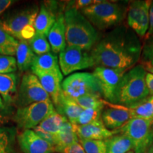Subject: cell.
<instances>
[{
    "label": "cell",
    "mask_w": 153,
    "mask_h": 153,
    "mask_svg": "<svg viewBox=\"0 0 153 153\" xmlns=\"http://www.w3.org/2000/svg\"><path fill=\"white\" fill-rule=\"evenodd\" d=\"M143 45L133 30L121 25L99 40L90 54L95 65L128 70L140 60Z\"/></svg>",
    "instance_id": "obj_1"
},
{
    "label": "cell",
    "mask_w": 153,
    "mask_h": 153,
    "mask_svg": "<svg viewBox=\"0 0 153 153\" xmlns=\"http://www.w3.org/2000/svg\"><path fill=\"white\" fill-rule=\"evenodd\" d=\"M67 46H74L89 51L99 41V33L88 19L73 8H68L64 14Z\"/></svg>",
    "instance_id": "obj_2"
},
{
    "label": "cell",
    "mask_w": 153,
    "mask_h": 153,
    "mask_svg": "<svg viewBox=\"0 0 153 153\" xmlns=\"http://www.w3.org/2000/svg\"><path fill=\"white\" fill-rule=\"evenodd\" d=\"M146 74L142 64L128 70L118 87L115 104L129 107L147 98L150 94L145 82Z\"/></svg>",
    "instance_id": "obj_3"
},
{
    "label": "cell",
    "mask_w": 153,
    "mask_h": 153,
    "mask_svg": "<svg viewBox=\"0 0 153 153\" xmlns=\"http://www.w3.org/2000/svg\"><path fill=\"white\" fill-rule=\"evenodd\" d=\"M81 13L99 30L118 26L125 18L126 11L116 1H98L94 4L81 9Z\"/></svg>",
    "instance_id": "obj_4"
},
{
    "label": "cell",
    "mask_w": 153,
    "mask_h": 153,
    "mask_svg": "<svg viewBox=\"0 0 153 153\" xmlns=\"http://www.w3.org/2000/svg\"><path fill=\"white\" fill-rule=\"evenodd\" d=\"M117 133L123 134L131 140L135 153H145L153 145L152 120L133 118L120 128Z\"/></svg>",
    "instance_id": "obj_5"
},
{
    "label": "cell",
    "mask_w": 153,
    "mask_h": 153,
    "mask_svg": "<svg viewBox=\"0 0 153 153\" xmlns=\"http://www.w3.org/2000/svg\"><path fill=\"white\" fill-rule=\"evenodd\" d=\"M55 111L51 100L36 102L17 109L13 119L19 128L28 130L38 126L49 115Z\"/></svg>",
    "instance_id": "obj_6"
},
{
    "label": "cell",
    "mask_w": 153,
    "mask_h": 153,
    "mask_svg": "<svg viewBox=\"0 0 153 153\" xmlns=\"http://www.w3.org/2000/svg\"><path fill=\"white\" fill-rule=\"evenodd\" d=\"M62 92L76 99L87 94H101V88L97 78L89 72H76L62 82Z\"/></svg>",
    "instance_id": "obj_7"
},
{
    "label": "cell",
    "mask_w": 153,
    "mask_h": 153,
    "mask_svg": "<svg viewBox=\"0 0 153 153\" xmlns=\"http://www.w3.org/2000/svg\"><path fill=\"white\" fill-rule=\"evenodd\" d=\"M51 100L48 94L42 87L35 74L26 73L23 76L16 104L19 108L27 106L36 102Z\"/></svg>",
    "instance_id": "obj_8"
},
{
    "label": "cell",
    "mask_w": 153,
    "mask_h": 153,
    "mask_svg": "<svg viewBox=\"0 0 153 153\" xmlns=\"http://www.w3.org/2000/svg\"><path fill=\"white\" fill-rule=\"evenodd\" d=\"M59 65L64 75L95 65L91 54L88 51L74 46H66L59 54Z\"/></svg>",
    "instance_id": "obj_9"
},
{
    "label": "cell",
    "mask_w": 153,
    "mask_h": 153,
    "mask_svg": "<svg viewBox=\"0 0 153 153\" xmlns=\"http://www.w3.org/2000/svg\"><path fill=\"white\" fill-rule=\"evenodd\" d=\"M127 70L97 66L93 72L101 88L104 100L115 104L116 93L122 78Z\"/></svg>",
    "instance_id": "obj_10"
},
{
    "label": "cell",
    "mask_w": 153,
    "mask_h": 153,
    "mask_svg": "<svg viewBox=\"0 0 153 153\" xmlns=\"http://www.w3.org/2000/svg\"><path fill=\"white\" fill-rule=\"evenodd\" d=\"M151 1H132L127 10V23L128 27L140 38H145L149 28Z\"/></svg>",
    "instance_id": "obj_11"
},
{
    "label": "cell",
    "mask_w": 153,
    "mask_h": 153,
    "mask_svg": "<svg viewBox=\"0 0 153 153\" xmlns=\"http://www.w3.org/2000/svg\"><path fill=\"white\" fill-rule=\"evenodd\" d=\"M38 9L37 6H33L16 11L7 17L5 20L1 21L3 29L16 39L22 41L21 32L25 26L28 25L33 26L38 14Z\"/></svg>",
    "instance_id": "obj_12"
},
{
    "label": "cell",
    "mask_w": 153,
    "mask_h": 153,
    "mask_svg": "<svg viewBox=\"0 0 153 153\" xmlns=\"http://www.w3.org/2000/svg\"><path fill=\"white\" fill-rule=\"evenodd\" d=\"M17 142L24 153H54L55 146L42 138L33 130H24L17 135Z\"/></svg>",
    "instance_id": "obj_13"
},
{
    "label": "cell",
    "mask_w": 153,
    "mask_h": 153,
    "mask_svg": "<svg viewBox=\"0 0 153 153\" xmlns=\"http://www.w3.org/2000/svg\"><path fill=\"white\" fill-rule=\"evenodd\" d=\"M131 118L128 107L111 104L106 101L101 114V119L107 129L118 131Z\"/></svg>",
    "instance_id": "obj_14"
},
{
    "label": "cell",
    "mask_w": 153,
    "mask_h": 153,
    "mask_svg": "<svg viewBox=\"0 0 153 153\" xmlns=\"http://www.w3.org/2000/svg\"><path fill=\"white\" fill-rule=\"evenodd\" d=\"M57 5L56 1H45L41 4L33 24L36 33L47 37L58 16H57Z\"/></svg>",
    "instance_id": "obj_15"
},
{
    "label": "cell",
    "mask_w": 153,
    "mask_h": 153,
    "mask_svg": "<svg viewBox=\"0 0 153 153\" xmlns=\"http://www.w3.org/2000/svg\"><path fill=\"white\" fill-rule=\"evenodd\" d=\"M73 128L79 140H105L117 134L116 131H113L107 129L102 119L85 126L73 125Z\"/></svg>",
    "instance_id": "obj_16"
},
{
    "label": "cell",
    "mask_w": 153,
    "mask_h": 153,
    "mask_svg": "<svg viewBox=\"0 0 153 153\" xmlns=\"http://www.w3.org/2000/svg\"><path fill=\"white\" fill-rule=\"evenodd\" d=\"M36 76L38 78L43 89L52 99L53 104L55 105L62 92V82L63 76L60 69H55L52 71L38 74Z\"/></svg>",
    "instance_id": "obj_17"
},
{
    "label": "cell",
    "mask_w": 153,
    "mask_h": 153,
    "mask_svg": "<svg viewBox=\"0 0 153 153\" xmlns=\"http://www.w3.org/2000/svg\"><path fill=\"white\" fill-rule=\"evenodd\" d=\"M48 41L53 53L57 54L66 48L65 40V24L64 14L60 13L57 20L48 35Z\"/></svg>",
    "instance_id": "obj_18"
},
{
    "label": "cell",
    "mask_w": 153,
    "mask_h": 153,
    "mask_svg": "<svg viewBox=\"0 0 153 153\" xmlns=\"http://www.w3.org/2000/svg\"><path fill=\"white\" fill-rule=\"evenodd\" d=\"M55 106L57 112L65 116L71 123H73L77 119L84 110L74 99L66 96L63 92L60 94Z\"/></svg>",
    "instance_id": "obj_19"
},
{
    "label": "cell",
    "mask_w": 153,
    "mask_h": 153,
    "mask_svg": "<svg viewBox=\"0 0 153 153\" xmlns=\"http://www.w3.org/2000/svg\"><path fill=\"white\" fill-rule=\"evenodd\" d=\"M17 92V75L14 73L0 74V94L4 102L10 106L15 102Z\"/></svg>",
    "instance_id": "obj_20"
},
{
    "label": "cell",
    "mask_w": 153,
    "mask_h": 153,
    "mask_svg": "<svg viewBox=\"0 0 153 153\" xmlns=\"http://www.w3.org/2000/svg\"><path fill=\"white\" fill-rule=\"evenodd\" d=\"M79 137L74 131L73 125L67 120L62 124L59 133L55 135V151L60 153L63 149L79 143Z\"/></svg>",
    "instance_id": "obj_21"
},
{
    "label": "cell",
    "mask_w": 153,
    "mask_h": 153,
    "mask_svg": "<svg viewBox=\"0 0 153 153\" xmlns=\"http://www.w3.org/2000/svg\"><path fill=\"white\" fill-rule=\"evenodd\" d=\"M60 68L58 65V58L55 53H48L45 54L36 55L32 64V72L35 75L52 71L55 69Z\"/></svg>",
    "instance_id": "obj_22"
},
{
    "label": "cell",
    "mask_w": 153,
    "mask_h": 153,
    "mask_svg": "<svg viewBox=\"0 0 153 153\" xmlns=\"http://www.w3.org/2000/svg\"><path fill=\"white\" fill-rule=\"evenodd\" d=\"M16 56L17 68L19 71L25 72L31 68L36 55L27 41H19Z\"/></svg>",
    "instance_id": "obj_23"
},
{
    "label": "cell",
    "mask_w": 153,
    "mask_h": 153,
    "mask_svg": "<svg viewBox=\"0 0 153 153\" xmlns=\"http://www.w3.org/2000/svg\"><path fill=\"white\" fill-rule=\"evenodd\" d=\"M106 153H127L133 150L132 141L126 135L117 133L105 140Z\"/></svg>",
    "instance_id": "obj_24"
},
{
    "label": "cell",
    "mask_w": 153,
    "mask_h": 153,
    "mask_svg": "<svg viewBox=\"0 0 153 153\" xmlns=\"http://www.w3.org/2000/svg\"><path fill=\"white\" fill-rule=\"evenodd\" d=\"M67 120L68 119L65 116L55 111L45 118L38 126L34 128L33 131L45 132L55 135L59 133L62 124Z\"/></svg>",
    "instance_id": "obj_25"
},
{
    "label": "cell",
    "mask_w": 153,
    "mask_h": 153,
    "mask_svg": "<svg viewBox=\"0 0 153 153\" xmlns=\"http://www.w3.org/2000/svg\"><path fill=\"white\" fill-rule=\"evenodd\" d=\"M131 118H143L145 120L153 119V96L149 95L147 98L137 104L128 107Z\"/></svg>",
    "instance_id": "obj_26"
},
{
    "label": "cell",
    "mask_w": 153,
    "mask_h": 153,
    "mask_svg": "<svg viewBox=\"0 0 153 153\" xmlns=\"http://www.w3.org/2000/svg\"><path fill=\"white\" fill-rule=\"evenodd\" d=\"M18 45V40L3 29L1 20H0V54L13 57L16 55Z\"/></svg>",
    "instance_id": "obj_27"
},
{
    "label": "cell",
    "mask_w": 153,
    "mask_h": 153,
    "mask_svg": "<svg viewBox=\"0 0 153 153\" xmlns=\"http://www.w3.org/2000/svg\"><path fill=\"white\" fill-rule=\"evenodd\" d=\"M104 107L84 109L77 119L72 124L76 126H85L101 120Z\"/></svg>",
    "instance_id": "obj_28"
},
{
    "label": "cell",
    "mask_w": 153,
    "mask_h": 153,
    "mask_svg": "<svg viewBox=\"0 0 153 153\" xmlns=\"http://www.w3.org/2000/svg\"><path fill=\"white\" fill-rule=\"evenodd\" d=\"M74 100L83 109L104 107L106 103V101L101 98V94L84 95Z\"/></svg>",
    "instance_id": "obj_29"
},
{
    "label": "cell",
    "mask_w": 153,
    "mask_h": 153,
    "mask_svg": "<svg viewBox=\"0 0 153 153\" xmlns=\"http://www.w3.org/2000/svg\"><path fill=\"white\" fill-rule=\"evenodd\" d=\"M28 44L33 53L38 55L50 53L51 50L46 36L40 33H36L33 38L28 42Z\"/></svg>",
    "instance_id": "obj_30"
},
{
    "label": "cell",
    "mask_w": 153,
    "mask_h": 153,
    "mask_svg": "<svg viewBox=\"0 0 153 153\" xmlns=\"http://www.w3.org/2000/svg\"><path fill=\"white\" fill-rule=\"evenodd\" d=\"M16 138V129L15 128L0 127V148L14 149Z\"/></svg>",
    "instance_id": "obj_31"
},
{
    "label": "cell",
    "mask_w": 153,
    "mask_h": 153,
    "mask_svg": "<svg viewBox=\"0 0 153 153\" xmlns=\"http://www.w3.org/2000/svg\"><path fill=\"white\" fill-rule=\"evenodd\" d=\"M79 143L86 153H106L105 140H79Z\"/></svg>",
    "instance_id": "obj_32"
},
{
    "label": "cell",
    "mask_w": 153,
    "mask_h": 153,
    "mask_svg": "<svg viewBox=\"0 0 153 153\" xmlns=\"http://www.w3.org/2000/svg\"><path fill=\"white\" fill-rule=\"evenodd\" d=\"M16 70V60L14 57L0 54V74H10Z\"/></svg>",
    "instance_id": "obj_33"
},
{
    "label": "cell",
    "mask_w": 153,
    "mask_h": 153,
    "mask_svg": "<svg viewBox=\"0 0 153 153\" xmlns=\"http://www.w3.org/2000/svg\"><path fill=\"white\" fill-rule=\"evenodd\" d=\"M143 65L146 67H153V43L145 41L143 45L142 54L140 57Z\"/></svg>",
    "instance_id": "obj_34"
},
{
    "label": "cell",
    "mask_w": 153,
    "mask_h": 153,
    "mask_svg": "<svg viewBox=\"0 0 153 153\" xmlns=\"http://www.w3.org/2000/svg\"><path fill=\"white\" fill-rule=\"evenodd\" d=\"M97 2H98V1H95V0L94 1L93 0H77V1H71V3H69L70 7L68 8H73L79 11V9L86 8L89 6L94 4Z\"/></svg>",
    "instance_id": "obj_35"
},
{
    "label": "cell",
    "mask_w": 153,
    "mask_h": 153,
    "mask_svg": "<svg viewBox=\"0 0 153 153\" xmlns=\"http://www.w3.org/2000/svg\"><path fill=\"white\" fill-rule=\"evenodd\" d=\"M36 32L33 25H28L25 26L21 32V38L22 41H30L36 35Z\"/></svg>",
    "instance_id": "obj_36"
},
{
    "label": "cell",
    "mask_w": 153,
    "mask_h": 153,
    "mask_svg": "<svg viewBox=\"0 0 153 153\" xmlns=\"http://www.w3.org/2000/svg\"><path fill=\"white\" fill-rule=\"evenodd\" d=\"M60 153H86L79 143L67 147L60 151Z\"/></svg>",
    "instance_id": "obj_37"
},
{
    "label": "cell",
    "mask_w": 153,
    "mask_h": 153,
    "mask_svg": "<svg viewBox=\"0 0 153 153\" xmlns=\"http://www.w3.org/2000/svg\"><path fill=\"white\" fill-rule=\"evenodd\" d=\"M149 16H150V23H149V28L146 36L145 37V41L150 38L153 35V1H151L150 10H149Z\"/></svg>",
    "instance_id": "obj_38"
},
{
    "label": "cell",
    "mask_w": 153,
    "mask_h": 153,
    "mask_svg": "<svg viewBox=\"0 0 153 153\" xmlns=\"http://www.w3.org/2000/svg\"><path fill=\"white\" fill-rule=\"evenodd\" d=\"M145 82L149 91V94L153 96V74L147 72L145 76Z\"/></svg>",
    "instance_id": "obj_39"
},
{
    "label": "cell",
    "mask_w": 153,
    "mask_h": 153,
    "mask_svg": "<svg viewBox=\"0 0 153 153\" xmlns=\"http://www.w3.org/2000/svg\"><path fill=\"white\" fill-rule=\"evenodd\" d=\"M9 116H9V112L7 111H6V109H0V126L8 123L9 120H10V117Z\"/></svg>",
    "instance_id": "obj_40"
},
{
    "label": "cell",
    "mask_w": 153,
    "mask_h": 153,
    "mask_svg": "<svg viewBox=\"0 0 153 153\" xmlns=\"http://www.w3.org/2000/svg\"><path fill=\"white\" fill-rule=\"evenodd\" d=\"M15 1L12 0H0V15L7 10Z\"/></svg>",
    "instance_id": "obj_41"
},
{
    "label": "cell",
    "mask_w": 153,
    "mask_h": 153,
    "mask_svg": "<svg viewBox=\"0 0 153 153\" xmlns=\"http://www.w3.org/2000/svg\"><path fill=\"white\" fill-rule=\"evenodd\" d=\"M0 153H16L14 149H7L0 148Z\"/></svg>",
    "instance_id": "obj_42"
},
{
    "label": "cell",
    "mask_w": 153,
    "mask_h": 153,
    "mask_svg": "<svg viewBox=\"0 0 153 153\" xmlns=\"http://www.w3.org/2000/svg\"><path fill=\"white\" fill-rule=\"evenodd\" d=\"M0 109H1V110L6 109V108H5V106H4V104L3 101H2V99H1V97H0Z\"/></svg>",
    "instance_id": "obj_43"
},
{
    "label": "cell",
    "mask_w": 153,
    "mask_h": 153,
    "mask_svg": "<svg viewBox=\"0 0 153 153\" xmlns=\"http://www.w3.org/2000/svg\"><path fill=\"white\" fill-rule=\"evenodd\" d=\"M145 68V70H146L147 72H150V73L153 74V67H146V68Z\"/></svg>",
    "instance_id": "obj_44"
},
{
    "label": "cell",
    "mask_w": 153,
    "mask_h": 153,
    "mask_svg": "<svg viewBox=\"0 0 153 153\" xmlns=\"http://www.w3.org/2000/svg\"><path fill=\"white\" fill-rule=\"evenodd\" d=\"M145 153H153V145L149 148Z\"/></svg>",
    "instance_id": "obj_45"
},
{
    "label": "cell",
    "mask_w": 153,
    "mask_h": 153,
    "mask_svg": "<svg viewBox=\"0 0 153 153\" xmlns=\"http://www.w3.org/2000/svg\"><path fill=\"white\" fill-rule=\"evenodd\" d=\"M146 41H150V42H152V43H153V35L151 36V37L150 38H148V40H146Z\"/></svg>",
    "instance_id": "obj_46"
},
{
    "label": "cell",
    "mask_w": 153,
    "mask_h": 153,
    "mask_svg": "<svg viewBox=\"0 0 153 153\" xmlns=\"http://www.w3.org/2000/svg\"><path fill=\"white\" fill-rule=\"evenodd\" d=\"M127 153H135V152H134L133 150H131V151H129V152H128Z\"/></svg>",
    "instance_id": "obj_47"
},
{
    "label": "cell",
    "mask_w": 153,
    "mask_h": 153,
    "mask_svg": "<svg viewBox=\"0 0 153 153\" xmlns=\"http://www.w3.org/2000/svg\"><path fill=\"white\" fill-rule=\"evenodd\" d=\"M152 131H153V119H152Z\"/></svg>",
    "instance_id": "obj_48"
},
{
    "label": "cell",
    "mask_w": 153,
    "mask_h": 153,
    "mask_svg": "<svg viewBox=\"0 0 153 153\" xmlns=\"http://www.w3.org/2000/svg\"><path fill=\"white\" fill-rule=\"evenodd\" d=\"M16 153H17V152H16Z\"/></svg>",
    "instance_id": "obj_49"
}]
</instances>
